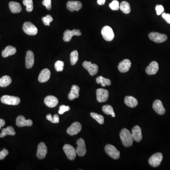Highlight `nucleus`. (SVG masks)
<instances>
[{"label": "nucleus", "mask_w": 170, "mask_h": 170, "mask_svg": "<svg viewBox=\"0 0 170 170\" xmlns=\"http://www.w3.org/2000/svg\"><path fill=\"white\" fill-rule=\"evenodd\" d=\"M120 137L122 144L125 147H130L133 142V138L131 132L127 129H123L120 133Z\"/></svg>", "instance_id": "obj_1"}, {"label": "nucleus", "mask_w": 170, "mask_h": 170, "mask_svg": "<svg viewBox=\"0 0 170 170\" xmlns=\"http://www.w3.org/2000/svg\"><path fill=\"white\" fill-rule=\"evenodd\" d=\"M105 152L113 159H118L120 156V152L114 146L107 144L105 148Z\"/></svg>", "instance_id": "obj_2"}, {"label": "nucleus", "mask_w": 170, "mask_h": 170, "mask_svg": "<svg viewBox=\"0 0 170 170\" xmlns=\"http://www.w3.org/2000/svg\"><path fill=\"white\" fill-rule=\"evenodd\" d=\"M23 31L26 34L30 36H35L38 33L37 27L30 22H26L23 24Z\"/></svg>", "instance_id": "obj_3"}, {"label": "nucleus", "mask_w": 170, "mask_h": 170, "mask_svg": "<svg viewBox=\"0 0 170 170\" xmlns=\"http://www.w3.org/2000/svg\"><path fill=\"white\" fill-rule=\"evenodd\" d=\"M1 101L2 103L6 105L17 106L20 103V99L19 97L16 96L5 95L1 97Z\"/></svg>", "instance_id": "obj_4"}, {"label": "nucleus", "mask_w": 170, "mask_h": 170, "mask_svg": "<svg viewBox=\"0 0 170 170\" xmlns=\"http://www.w3.org/2000/svg\"><path fill=\"white\" fill-rule=\"evenodd\" d=\"M149 39L152 41L157 43H162L166 41L168 37L165 34H161L158 32H153L148 35Z\"/></svg>", "instance_id": "obj_5"}, {"label": "nucleus", "mask_w": 170, "mask_h": 170, "mask_svg": "<svg viewBox=\"0 0 170 170\" xmlns=\"http://www.w3.org/2000/svg\"><path fill=\"white\" fill-rule=\"evenodd\" d=\"M101 34L105 40L111 41L115 38V34L112 28L109 26H105L102 28Z\"/></svg>", "instance_id": "obj_6"}, {"label": "nucleus", "mask_w": 170, "mask_h": 170, "mask_svg": "<svg viewBox=\"0 0 170 170\" xmlns=\"http://www.w3.org/2000/svg\"><path fill=\"white\" fill-rule=\"evenodd\" d=\"M163 159V156L161 153H157L152 155L148 160V162L151 166L157 167L160 164Z\"/></svg>", "instance_id": "obj_7"}, {"label": "nucleus", "mask_w": 170, "mask_h": 170, "mask_svg": "<svg viewBox=\"0 0 170 170\" xmlns=\"http://www.w3.org/2000/svg\"><path fill=\"white\" fill-rule=\"evenodd\" d=\"M83 66L88 70L91 76H94L97 74L98 71V67L95 64H92L91 62L85 61L83 63Z\"/></svg>", "instance_id": "obj_8"}, {"label": "nucleus", "mask_w": 170, "mask_h": 170, "mask_svg": "<svg viewBox=\"0 0 170 170\" xmlns=\"http://www.w3.org/2000/svg\"><path fill=\"white\" fill-rule=\"evenodd\" d=\"M63 149L69 159L70 160L75 159L77 152L73 147L70 145L66 144L63 147Z\"/></svg>", "instance_id": "obj_9"}, {"label": "nucleus", "mask_w": 170, "mask_h": 170, "mask_svg": "<svg viewBox=\"0 0 170 170\" xmlns=\"http://www.w3.org/2000/svg\"><path fill=\"white\" fill-rule=\"evenodd\" d=\"M76 144L78 145L76 149L77 154L80 157H83L85 155L87 152V148H86L84 140L82 138H79L77 140Z\"/></svg>", "instance_id": "obj_10"}, {"label": "nucleus", "mask_w": 170, "mask_h": 170, "mask_svg": "<svg viewBox=\"0 0 170 170\" xmlns=\"http://www.w3.org/2000/svg\"><path fill=\"white\" fill-rule=\"evenodd\" d=\"M96 99L100 103L107 101L109 97V92L107 90L103 89H97L96 91Z\"/></svg>", "instance_id": "obj_11"}, {"label": "nucleus", "mask_w": 170, "mask_h": 170, "mask_svg": "<svg viewBox=\"0 0 170 170\" xmlns=\"http://www.w3.org/2000/svg\"><path fill=\"white\" fill-rule=\"evenodd\" d=\"M81 35V33L79 29H74L72 30L68 29L64 32L63 40L65 42H68L71 40L73 36H80Z\"/></svg>", "instance_id": "obj_12"}, {"label": "nucleus", "mask_w": 170, "mask_h": 170, "mask_svg": "<svg viewBox=\"0 0 170 170\" xmlns=\"http://www.w3.org/2000/svg\"><path fill=\"white\" fill-rule=\"evenodd\" d=\"M82 129V126L79 122H74L68 128L67 133L70 136L78 134Z\"/></svg>", "instance_id": "obj_13"}, {"label": "nucleus", "mask_w": 170, "mask_h": 170, "mask_svg": "<svg viewBox=\"0 0 170 170\" xmlns=\"http://www.w3.org/2000/svg\"><path fill=\"white\" fill-rule=\"evenodd\" d=\"M47 153V147L45 146V143L41 142L38 146V151L37 156L39 159H43L46 157Z\"/></svg>", "instance_id": "obj_14"}, {"label": "nucleus", "mask_w": 170, "mask_h": 170, "mask_svg": "<svg viewBox=\"0 0 170 170\" xmlns=\"http://www.w3.org/2000/svg\"><path fill=\"white\" fill-rule=\"evenodd\" d=\"M82 7L81 3L79 1H70L67 3V8L70 12L79 11L81 9Z\"/></svg>", "instance_id": "obj_15"}, {"label": "nucleus", "mask_w": 170, "mask_h": 170, "mask_svg": "<svg viewBox=\"0 0 170 170\" xmlns=\"http://www.w3.org/2000/svg\"><path fill=\"white\" fill-rule=\"evenodd\" d=\"M33 125V121L31 120H26L23 116H20L16 119V125L18 127H21L24 126H31Z\"/></svg>", "instance_id": "obj_16"}, {"label": "nucleus", "mask_w": 170, "mask_h": 170, "mask_svg": "<svg viewBox=\"0 0 170 170\" xmlns=\"http://www.w3.org/2000/svg\"><path fill=\"white\" fill-rule=\"evenodd\" d=\"M131 63L129 59H125L121 61L119 64L118 68L119 70L121 73H125L128 72L131 68Z\"/></svg>", "instance_id": "obj_17"}, {"label": "nucleus", "mask_w": 170, "mask_h": 170, "mask_svg": "<svg viewBox=\"0 0 170 170\" xmlns=\"http://www.w3.org/2000/svg\"><path fill=\"white\" fill-rule=\"evenodd\" d=\"M153 108L158 115H163L165 113V108L163 107L162 102L160 100L155 101L153 104Z\"/></svg>", "instance_id": "obj_18"}, {"label": "nucleus", "mask_w": 170, "mask_h": 170, "mask_svg": "<svg viewBox=\"0 0 170 170\" xmlns=\"http://www.w3.org/2000/svg\"><path fill=\"white\" fill-rule=\"evenodd\" d=\"M132 136L134 140L136 142H140L142 138V131L141 128L139 126H135L132 129Z\"/></svg>", "instance_id": "obj_19"}, {"label": "nucleus", "mask_w": 170, "mask_h": 170, "mask_svg": "<svg viewBox=\"0 0 170 170\" xmlns=\"http://www.w3.org/2000/svg\"><path fill=\"white\" fill-rule=\"evenodd\" d=\"M34 54L32 51H27L26 56V67L27 69H30L34 64Z\"/></svg>", "instance_id": "obj_20"}, {"label": "nucleus", "mask_w": 170, "mask_h": 170, "mask_svg": "<svg viewBox=\"0 0 170 170\" xmlns=\"http://www.w3.org/2000/svg\"><path fill=\"white\" fill-rule=\"evenodd\" d=\"M159 70L158 64L157 62L153 61L147 67L146 72L149 75H155Z\"/></svg>", "instance_id": "obj_21"}, {"label": "nucleus", "mask_w": 170, "mask_h": 170, "mask_svg": "<svg viewBox=\"0 0 170 170\" xmlns=\"http://www.w3.org/2000/svg\"><path fill=\"white\" fill-rule=\"evenodd\" d=\"M45 105L50 108H54L58 104V100L56 97L53 95H48L45 97L44 100Z\"/></svg>", "instance_id": "obj_22"}, {"label": "nucleus", "mask_w": 170, "mask_h": 170, "mask_svg": "<svg viewBox=\"0 0 170 170\" xmlns=\"http://www.w3.org/2000/svg\"><path fill=\"white\" fill-rule=\"evenodd\" d=\"M51 76V72L48 69H44L40 73L39 81L41 83H44L49 80Z\"/></svg>", "instance_id": "obj_23"}, {"label": "nucleus", "mask_w": 170, "mask_h": 170, "mask_svg": "<svg viewBox=\"0 0 170 170\" xmlns=\"http://www.w3.org/2000/svg\"><path fill=\"white\" fill-rule=\"evenodd\" d=\"M80 89L77 85H73L71 88V90L68 95V98L70 100H74L75 98H78L80 96L79 92Z\"/></svg>", "instance_id": "obj_24"}, {"label": "nucleus", "mask_w": 170, "mask_h": 170, "mask_svg": "<svg viewBox=\"0 0 170 170\" xmlns=\"http://www.w3.org/2000/svg\"><path fill=\"white\" fill-rule=\"evenodd\" d=\"M16 49L15 47L13 46L9 45L5 47L4 50L2 51V56L4 58H6L7 57L13 55L14 54L16 53Z\"/></svg>", "instance_id": "obj_25"}, {"label": "nucleus", "mask_w": 170, "mask_h": 170, "mask_svg": "<svg viewBox=\"0 0 170 170\" xmlns=\"http://www.w3.org/2000/svg\"><path fill=\"white\" fill-rule=\"evenodd\" d=\"M124 103L128 106L131 108L135 107L138 104L137 100L131 96H127L124 99Z\"/></svg>", "instance_id": "obj_26"}, {"label": "nucleus", "mask_w": 170, "mask_h": 170, "mask_svg": "<svg viewBox=\"0 0 170 170\" xmlns=\"http://www.w3.org/2000/svg\"><path fill=\"white\" fill-rule=\"evenodd\" d=\"M16 132L12 126H8L7 128H3L2 130V132L0 133V137H4L7 135L14 136Z\"/></svg>", "instance_id": "obj_27"}, {"label": "nucleus", "mask_w": 170, "mask_h": 170, "mask_svg": "<svg viewBox=\"0 0 170 170\" xmlns=\"http://www.w3.org/2000/svg\"><path fill=\"white\" fill-rule=\"evenodd\" d=\"M9 8L13 13H18L22 10L20 3L15 2H11L9 3Z\"/></svg>", "instance_id": "obj_28"}, {"label": "nucleus", "mask_w": 170, "mask_h": 170, "mask_svg": "<svg viewBox=\"0 0 170 170\" xmlns=\"http://www.w3.org/2000/svg\"><path fill=\"white\" fill-rule=\"evenodd\" d=\"M12 80L9 76H4L0 79V87L5 88L8 87L12 83Z\"/></svg>", "instance_id": "obj_29"}, {"label": "nucleus", "mask_w": 170, "mask_h": 170, "mask_svg": "<svg viewBox=\"0 0 170 170\" xmlns=\"http://www.w3.org/2000/svg\"><path fill=\"white\" fill-rule=\"evenodd\" d=\"M96 82L97 84H101L103 87L106 86H110L111 85V81L108 79H106L102 76H99L96 79Z\"/></svg>", "instance_id": "obj_30"}, {"label": "nucleus", "mask_w": 170, "mask_h": 170, "mask_svg": "<svg viewBox=\"0 0 170 170\" xmlns=\"http://www.w3.org/2000/svg\"><path fill=\"white\" fill-rule=\"evenodd\" d=\"M120 9L125 14L130 13L131 11V6L129 3L123 1L120 5Z\"/></svg>", "instance_id": "obj_31"}, {"label": "nucleus", "mask_w": 170, "mask_h": 170, "mask_svg": "<svg viewBox=\"0 0 170 170\" xmlns=\"http://www.w3.org/2000/svg\"><path fill=\"white\" fill-rule=\"evenodd\" d=\"M102 110L106 115H111L112 117H115L116 115L113 111V108L110 105H106L102 107Z\"/></svg>", "instance_id": "obj_32"}, {"label": "nucleus", "mask_w": 170, "mask_h": 170, "mask_svg": "<svg viewBox=\"0 0 170 170\" xmlns=\"http://www.w3.org/2000/svg\"><path fill=\"white\" fill-rule=\"evenodd\" d=\"M70 63L72 65L76 64L79 59V53L77 50H74L70 54Z\"/></svg>", "instance_id": "obj_33"}, {"label": "nucleus", "mask_w": 170, "mask_h": 170, "mask_svg": "<svg viewBox=\"0 0 170 170\" xmlns=\"http://www.w3.org/2000/svg\"><path fill=\"white\" fill-rule=\"evenodd\" d=\"M90 116L94 119L97 121L99 124H103L104 123V117L98 113L95 112H91Z\"/></svg>", "instance_id": "obj_34"}, {"label": "nucleus", "mask_w": 170, "mask_h": 170, "mask_svg": "<svg viewBox=\"0 0 170 170\" xmlns=\"http://www.w3.org/2000/svg\"><path fill=\"white\" fill-rule=\"evenodd\" d=\"M23 4L26 6L27 12H31L34 9L32 0H23Z\"/></svg>", "instance_id": "obj_35"}, {"label": "nucleus", "mask_w": 170, "mask_h": 170, "mask_svg": "<svg viewBox=\"0 0 170 170\" xmlns=\"http://www.w3.org/2000/svg\"><path fill=\"white\" fill-rule=\"evenodd\" d=\"M64 64L61 61H57L55 64V68L58 72H61L64 70Z\"/></svg>", "instance_id": "obj_36"}, {"label": "nucleus", "mask_w": 170, "mask_h": 170, "mask_svg": "<svg viewBox=\"0 0 170 170\" xmlns=\"http://www.w3.org/2000/svg\"><path fill=\"white\" fill-rule=\"evenodd\" d=\"M109 7L113 11H118L120 9L119 3L117 0H114L110 3Z\"/></svg>", "instance_id": "obj_37"}, {"label": "nucleus", "mask_w": 170, "mask_h": 170, "mask_svg": "<svg viewBox=\"0 0 170 170\" xmlns=\"http://www.w3.org/2000/svg\"><path fill=\"white\" fill-rule=\"evenodd\" d=\"M42 20L44 25L46 26H50V23L53 20V18L50 15H47L46 16L42 18Z\"/></svg>", "instance_id": "obj_38"}, {"label": "nucleus", "mask_w": 170, "mask_h": 170, "mask_svg": "<svg viewBox=\"0 0 170 170\" xmlns=\"http://www.w3.org/2000/svg\"><path fill=\"white\" fill-rule=\"evenodd\" d=\"M60 110H59V112L60 115H63V113H64L66 111H69L70 110V107L69 106H66L65 105H62L60 106V108H59Z\"/></svg>", "instance_id": "obj_39"}, {"label": "nucleus", "mask_w": 170, "mask_h": 170, "mask_svg": "<svg viewBox=\"0 0 170 170\" xmlns=\"http://www.w3.org/2000/svg\"><path fill=\"white\" fill-rule=\"evenodd\" d=\"M156 12L157 15H160L164 12V9L163 6L161 5H157L156 7Z\"/></svg>", "instance_id": "obj_40"}, {"label": "nucleus", "mask_w": 170, "mask_h": 170, "mask_svg": "<svg viewBox=\"0 0 170 170\" xmlns=\"http://www.w3.org/2000/svg\"><path fill=\"white\" fill-rule=\"evenodd\" d=\"M51 0H43L42 2V4L46 7V9L48 10H50L52 8V5H51Z\"/></svg>", "instance_id": "obj_41"}, {"label": "nucleus", "mask_w": 170, "mask_h": 170, "mask_svg": "<svg viewBox=\"0 0 170 170\" xmlns=\"http://www.w3.org/2000/svg\"><path fill=\"white\" fill-rule=\"evenodd\" d=\"M8 154H9V152L8 150L4 148L1 151H0V160L4 159Z\"/></svg>", "instance_id": "obj_42"}, {"label": "nucleus", "mask_w": 170, "mask_h": 170, "mask_svg": "<svg viewBox=\"0 0 170 170\" xmlns=\"http://www.w3.org/2000/svg\"><path fill=\"white\" fill-rule=\"evenodd\" d=\"M162 17L165 19V21L168 23L170 24V14L163 13L162 14Z\"/></svg>", "instance_id": "obj_43"}, {"label": "nucleus", "mask_w": 170, "mask_h": 170, "mask_svg": "<svg viewBox=\"0 0 170 170\" xmlns=\"http://www.w3.org/2000/svg\"><path fill=\"white\" fill-rule=\"evenodd\" d=\"M59 122V117L58 115H55L53 116V123H58Z\"/></svg>", "instance_id": "obj_44"}, {"label": "nucleus", "mask_w": 170, "mask_h": 170, "mask_svg": "<svg viewBox=\"0 0 170 170\" xmlns=\"http://www.w3.org/2000/svg\"><path fill=\"white\" fill-rule=\"evenodd\" d=\"M5 121L2 119H0V130L1 129L2 127H3L5 125Z\"/></svg>", "instance_id": "obj_45"}, {"label": "nucleus", "mask_w": 170, "mask_h": 170, "mask_svg": "<svg viewBox=\"0 0 170 170\" xmlns=\"http://www.w3.org/2000/svg\"><path fill=\"white\" fill-rule=\"evenodd\" d=\"M46 119L48 120L49 121H51L53 123V117H52V115L51 114H48L46 116Z\"/></svg>", "instance_id": "obj_46"}, {"label": "nucleus", "mask_w": 170, "mask_h": 170, "mask_svg": "<svg viewBox=\"0 0 170 170\" xmlns=\"http://www.w3.org/2000/svg\"><path fill=\"white\" fill-rule=\"evenodd\" d=\"M106 0H97V3L99 5H102L105 4Z\"/></svg>", "instance_id": "obj_47"}]
</instances>
